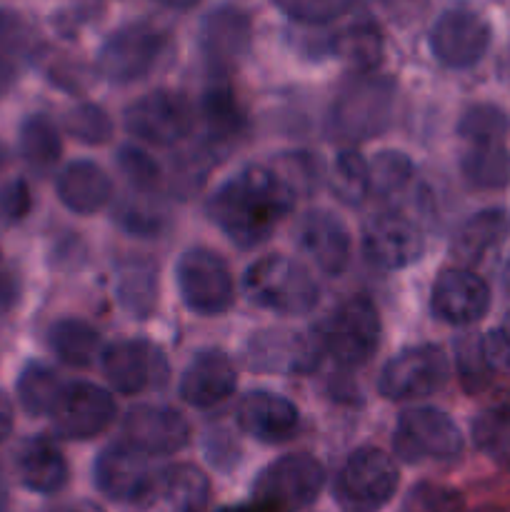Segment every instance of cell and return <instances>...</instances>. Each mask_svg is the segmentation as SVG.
Segmentation results:
<instances>
[{
  "instance_id": "41",
  "label": "cell",
  "mask_w": 510,
  "mask_h": 512,
  "mask_svg": "<svg viewBox=\"0 0 510 512\" xmlns=\"http://www.w3.org/2000/svg\"><path fill=\"white\" fill-rule=\"evenodd\" d=\"M455 360H458V373L468 393H480L490 383L488 358L483 350V338L480 335H463L455 343Z\"/></svg>"
},
{
  "instance_id": "53",
  "label": "cell",
  "mask_w": 510,
  "mask_h": 512,
  "mask_svg": "<svg viewBox=\"0 0 510 512\" xmlns=\"http://www.w3.org/2000/svg\"><path fill=\"white\" fill-rule=\"evenodd\" d=\"M50 512H105L100 505L90 503V500H83V503H73V505H63V508H55Z\"/></svg>"
},
{
  "instance_id": "22",
  "label": "cell",
  "mask_w": 510,
  "mask_h": 512,
  "mask_svg": "<svg viewBox=\"0 0 510 512\" xmlns=\"http://www.w3.org/2000/svg\"><path fill=\"white\" fill-rule=\"evenodd\" d=\"M210 480L195 465L178 463L158 470L148 495L138 505L143 512H205Z\"/></svg>"
},
{
  "instance_id": "49",
  "label": "cell",
  "mask_w": 510,
  "mask_h": 512,
  "mask_svg": "<svg viewBox=\"0 0 510 512\" xmlns=\"http://www.w3.org/2000/svg\"><path fill=\"white\" fill-rule=\"evenodd\" d=\"M430 0H378L380 10L393 20L395 25H410L425 13Z\"/></svg>"
},
{
  "instance_id": "59",
  "label": "cell",
  "mask_w": 510,
  "mask_h": 512,
  "mask_svg": "<svg viewBox=\"0 0 510 512\" xmlns=\"http://www.w3.org/2000/svg\"><path fill=\"white\" fill-rule=\"evenodd\" d=\"M3 163H5V148L0 145V165H3Z\"/></svg>"
},
{
  "instance_id": "52",
  "label": "cell",
  "mask_w": 510,
  "mask_h": 512,
  "mask_svg": "<svg viewBox=\"0 0 510 512\" xmlns=\"http://www.w3.org/2000/svg\"><path fill=\"white\" fill-rule=\"evenodd\" d=\"M13 80H15L13 65H10L5 58H0V98L13 88Z\"/></svg>"
},
{
  "instance_id": "13",
  "label": "cell",
  "mask_w": 510,
  "mask_h": 512,
  "mask_svg": "<svg viewBox=\"0 0 510 512\" xmlns=\"http://www.w3.org/2000/svg\"><path fill=\"white\" fill-rule=\"evenodd\" d=\"M50 418L60 438L90 440L115 420V400L100 385L75 380L63 388Z\"/></svg>"
},
{
  "instance_id": "38",
  "label": "cell",
  "mask_w": 510,
  "mask_h": 512,
  "mask_svg": "<svg viewBox=\"0 0 510 512\" xmlns=\"http://www.w3.org/2000/svg\"><path fill=\"white\" fill-rule=\"evenodd\" d=\"M473 438L480 450L510 463V400L475 418Z\"/></svg>"
},
{
  "instance_id": "1",
  "label": "cell",
  "mask_w": 510,
  "mask_h": 512,
  "mask_svg": "<svg viewBox=\"0 0 510 512\" xmlns=\"http://www.w3.org/2000/svg\"><path fill=\"white\" fill-rule=\"evenodd\" d=\"M295 193L283 175L268 165H245L220 183L208 198V215L238 248L263 245L278 223L295 208Z\"/></svg>"
},
{
  "instance_id": "57",
  "label": "cell",
  "mask_w": 510,
  "mask_h": 512,
  "mask_svg": "<svg viewBox=\"0 0 510 512\" xmlns=\"http://www.w3.org/2000/svg\"><path fill=\"white\" fill-rule=\"evenodd\" d=\"M5 508H8V490H5L3 478H0V512H5Z\"/></svg>"
},
{
  "instance_id": "44",
  "label": "cell",
  "mask_w": 510,
  "mask_h": 512,
  "mask_svg": "<svg viewBox=\"0 0 510 512\" xmlns=\"http://www.w3.org/2000/svg\"><path fill=\"white\" fill-rule=\"evenodd\" d=\"M290 20L308 25H323L348 13L358 0H273Z\"/></svg>"
},
{
  "instance_id": "6",
  "label": "cell",
  "mask_w": 510,
  "mask_h": 512,
  "mask_svg": "<svg viewBox=\"0 0 510 512\" xmlns=\"http://www.w3.org/2000/svg\"><path fill=\"white\" fill-rule=\"evenodd\" d=\"M398 480V468L388 453L358 448L340 468L333 498L343 512H378L393 500Z\"/></svg>"
},
{
  "instance_id": "29",
  "label": "cell",
  "mask_w": 510,
  "mask_h": 512,
  "mask_svg": "<svg viewBox=\"0 0 510 512\" xmlns=\"http://www.w3.org/2000/svg\"><path fill=\"white\" fill-rule=\"evenodd\" d=\"M510 233V215L500 208H488L480 210V213L470 215L465 223L458 225V230L453 233V243L450 250L458 260L463 263L475 265L490 253V250L498 248L505 240V235Z\"/></svg>"
},
{
  "instance_id": "48",
  "label": "cell",
  "mask_w": 510,
  "mask_h": 512,
  "mask_svg": "<svg viewBox=\"0 0 510 512\" xmlns=\"http://www.w3.org/2000/svg\"><path fill=\"white\" fill-rule=\"evenodd\" d=\"M30 45V28L13 10H0V48L25 50Z\"/></svg>"
},
{
  "instance_id": "51",
  "label": "cell",
  "mask_w": 510,
  "mask_h": 512,
  "mask_svg": "<svg viewBox=\"0 0 510 512\" xmlns=\"http://www.w3.org/2000/svg\"><path fill=\"white\" fill-rule=\"evenodd\" d=\"M13 420H15L13 403H10L8 395L0 390V443H3V440L10 435V430H13Z\"/></svg>"
},
{
  "instance_id": "36",
  "label": "cell",
  "mask_w": 510,
  "mask_h": 512,
  "mask_svg": "<svg viewBox=\"0 0 510 512\" xmlns=\"http://www.w3.org/2000/svg\"><path fill=\"white\" fill-rule=\"evenodd\" d=\"M328 180L340 203L360 205L370 193V165L358 150L345 148L335 155Z\"/></svg>"
},
{
  "instance_id": "56",
  "label": "cell",
  "mask_w": 510,
  "mask_h": 512,
  "mask_svg": "<svg viewBox=\"0 0 510 512\" xmlns=\"http://www.w3.org/2000/svg\"><path fill=\"white\" fill-rule=\"evenodd\" d=\"M503 288H505V293L510 295V255L503 265Z\"/></svg>"
},
{
  "instance_id": "10",
  "label": "cell",
  "mask_w": 510,
  "mask_h": 512,
  "mask_svg": "<svg viewBox=\"0 0 510 512\" xmlns=\"http://www.w3.org/2000/svg\"><path fill=\"white\" fill-rule=\"evenodd\" d=\"M448 375L450 365L443 348L423 343L395 353L380 373L378 388L388 400L425 398L443 388Z\"/></svg>"
},
{
  "instance_id": "54",
  "label": "cell",
  "mask_w": 510,
  "mask_h": 512,
  "mask_svg": "<svg viewBox=\"0 0 510 512\" xmlns=\"http://www.w3.org/2000/svg\"><path fill=\"white\" fill-rule=\"evenodd\" d=\"M498 78L503 80V83L510 88V43H508V48L503 50V55H500V60H498Z\"/></svg>"
},
{
  "instance_id": "9",
  "label": "cell",
  "mask_w": 510,
  "mask_h": 512,
  "mask_svg": "<svg viewBox=\"0 0 510 512\" xmlns=\"http://www.w3.org/2000/svg\"><path fill=\"white\" fill-rule=\"evenodd\" d=\"M393 450L405 463L455 460L463 453V435L448 413L438 408H413L400 413Z\"/></svg>"
},
{
  "instance_id": "5",
  "label": "cell",
  "mask_w": 510,
  "mask_h": 512,
  "mask_svg": "<svg viewBox=\"0 0 510 512\" xmlns=\"http://www.w3.org/2000/svg\"><path fill=\"white\" fill-rule=\"evenodd\" d=\"M325 485V468L308 453H290L260 470L253 483L255 508L298 512L315 503Z\"/></svg>"
},
{
  "instance_id": "31",
  "label": "cell",
  "mask_w": 510,
  "mask_h": 512,
  "mask_svg": "<svg viewBox=\"0 0 510 512\" xmlns=\"http://www.w3.org/2000/svg\"><path fill=\"white\" fill-rule=\"evenodd\" d=\"M113 220L120 230L135 238L155 240L168 230L170 213L158 198H150V193L125 195L118 200L113 210Z\"/></svg>"
},
{
  "instance_id": "4",
  "label": "cell",
  "mask_w": 510,
  "mask_h": 512,
  "mask_svg": "<svg viewBox=\"0 0 510 512\" xmlns=\"http://www.w3.org/2000/svg\"><path fill=\"white\" fill-rule=\"evenodd\" d=\"M380 315L368 298H348L318 325L315 343L340 368H360L380 345Z\"/></svg>"
},
{
  "instance_id": "17",
  "label": "cell",
  "mask_w": 510,
  "mask_h": 512,
  "mask_svg": "<svg viewBox=\"0 0 510 512\" xmlns=\"http://www.w3.org/2000/svg\"><path fill=\"white\" fill-rule=\"evenodd\" d=\"M490 308V288L468 268H448L435 278L430 310L448 325H473Z\"/></svg>"
},
{
  "instance_id": "15",
  "label": "cell",
  "mask_w": 510,
  "mask_h": 512,
  "mask_svg": "<svg viewBox=\"0 0 510 512\" xmlns=\"http://www.w3.org/2000/svg\"><path fill=\"white\" fill-rule=\"evenodd\" d=\"M425 238L403 213H378L363 228V253L383 270H403L423 258Z\"/></svg>"
},
{
  "instance_id": "11",
  "label": "cell",
  "mask_w": 510,
  "mask_h": 512,
  "mask_svg": "<svg viewBox=\"0 0 510 512\" xmlns=\"http://www.w3.org/2000/svg\"><path fill=\"white\" fill-rule=\"evenodd\" d=\"M125 130L150 145L170 148L193 130V108L173 90H153L125 108Z\"/></svg>"
},
{
  "instance_id": "20",
  "label": "cell",
  "mask_w": 510,
  "mask_h": 512,
  "mask_svg": "<svg viewBox=\"0 0 510 512\" xmlns=\"http://www.w3.org/2000/svg\"><path fill=\"white\" fill-rule=\"evenodd\" d=\"M235 418L243 433L268 445L285 443L300 428V410L295 403L270 390H250L245 398H240Z\"/></svg>"
},
{
  "instance_id": "50",
  "label": "cell",
  "mask_w": 510,
  "mask_h": 512,
  "mask_svg": "<svg viewBox=\"0 0 510 512\" xmlns=\"http://www.w3.org/2000/svg\"><path fill=\"white\" fill-rule=\"evenodd\" d=\"M20 300V278L13 265L0 255V315L10 313Z\"/></svg>"
},
{
  "instance_id": "30",
  "label": "cell",
  "mask_w": 510,
  "mask_h": 512,
  "mask_svg": "<svg viewBox=\"0 0 510 512\" xmlns=\"http://www.w3.org/2000/svg\"><path fill=\"white\" fill-rule=\"evenodd\" d=\"M20 158L35 175H48L58 165L63 140L48 115H28L20 125Z\"/></svg>"
},
{
  "instance_id": "40",
  "label": "cell",
  "mask_w": 510,
  "mask_h": 512,
  "mask_svg": "<svg viewBox=\"0 0 510 512\" xmlns=\"http://www.w3.org/2000/svg\"><path fill=\"white\" fill-rule=\"evenodd\" d=\"M413 178V160L400 150H380L370 163V188L378 195H395Z\"/></svg>"
},
{
  "instance_id": "26",
  "label": "cell",
  "mask_w": 510,
  "mask_h": 512,
  "mask_svg": "<svg viewBox=\"0 0 510 512\" xmlns=\"http://www.w3.org/2000/svg\"><path fill=\"white\" fill-rule=\"evenodd\" d=\"M58 198L70 213L90 215L105 208L113 198V180L93 160H75L65 165L55 180Z\"/></svg>"
},
{
  "instance_id": "24",
  "label": "cell",
  "mask_w": 510,
  "mask_h": 512,
  "mask_svg": "<svg viewBox=\"0 0 510 512\" xmlns=\"http://www.w3.org/2000/svg\"><path fill=\"white\" fill-rule=\"evenodd\" d=\"M318 343L290 330H265L250 338L248 365L263 373H310L318 365Z\"/></svg>"
},
{
  "instance_id": "33",
  "label": "cell",
  "mask_w": 510,
  "mask_h": 512,
  "mask_svg": "<svg viewBox=\"0 0 510 512\" xmlns=\"http://www.w3.org/2000/svg\"><path fill=\"white\" fill-rule=\"evenodd\" d=\"M465 180L478 190H500L510 183V153L500 143L473 145L460 160Z\"/></svg>"
},
{
  "instance_id": "25",
  "label": "cell",
  "mask_w": 510,
  "mask_h": 512,
  "mask_svg": "<svg viewBox=\"0 0 510 512\" xmlns=\"http://www.w3.org/2000/svg\"><path fill=\"white\" fill-rule=\"evenodd\" d=\"M15 470L20 483L40 495L60 493L68 483V463L58 445L45 435H33L20 445L15 455Z\"/></svg>"
},
{
  "instance_id": "2",
  "label": "cell",
  "mask_w": 510,
  "mask_h": 512,
  "mask_svg": "<svg viewBox=\"0 0 510 512\" xmlns=\"http://www.w3.org/2000/svg\"><path fill=\"white\" fill-rule=\"evenodd\" d=\"M395 83L385 75H360L348 80L333 98L325 120L335 143H365L383 133L393 120Z\"/></svg>"
},
{
  "instance_id": "27",
  "label": "cell",
  "mask_w": 510,
  "mask_h": 512,
  "mask_svg": "<svg viewBox=\"0 0 510 512\" xmlns=\"http://www.w3.org/2000/svg\"><path fill=\"white\" fill-rule=\"evenodd\" d=\"M200 115H203L205 145H208L210 158L228 153L235 140L243 135L245 115L228 85L218 83L205 90L203 100H200Z\"/></svg>"
},
{
  "instance_id": "19",
  "label": "cell",
  "mask_w": 510,
  "mask_h": 512,
  "mask_svg": "<svg viewBox=\"0 0 510 512\" xmlns=\"http://www.w3.org/2000/svg\"><path fill=\"white\" fill-rule=\"evenodd\" d=\"M100 368L115 393L138 395L160 380L163 355L148 340H118L103 350Z\"/></svg>"
},
{
  "instance_id": "55",
  "label": "cell",
  "mask_w": 510,
  "mask_h": 512,
  "mask_svg": "<svg viewBox=\"0 0 510 512\" xmlns=\"http://www.w3.org/2000/svg\"><path fill=\"white\" fill-rule=\"evenodd\" d=\"M158 3L168 5V8H175V10H188V8H193L198 0H158Z\"/></svg>"
},
{
  "instance_id": "39",
  "label": "cell",
  "mask_w": 510,
  "mask_h": 512,
  "mask_svg": "<svg viewBox=\"0 0 510 512\" xmlns=\"http://www.w3.org/2000/svg\"><path fill=\"white\" fill-rule=\"evenodd\" d=\"M63 125L70 138L80 140L85 145H105L113 138V120H110L108 110L95 103H83L70 108L65 113Z\"/></svg>"
},
{
  "instance_id": "46",
  "label": "cell",
  "mask_w": 510,
  "mask_h": 512,
  "mask_svg": "<svg viewBox=\"0 0 510 512\" xmlns=\"http://www.w3.org/2000/svg\"><path fill=\"white\" fill-rule=\"evenodd\" d=\"M33 208L30 188L23 178L0 183V225H18L28 218Z\"/></svg>"
},
{
  "instance_id": "42",
  "label": "cell",
  "mask_w": 510,
  "mask_h": 512,
  "mask_svg": "<svg viewBox=\"0 0 510 512\" xmlns=\"http://www.w3.org/2000/svg\"><path fill=\"white\" fill-rule=\"evenodd\" d=\"M115 163H118V170L138 193H153L160 185V178H163L160 165L155 163L153 155L145 153L138 145H120Z\"/></svg>"
},
{
  "instance_id": "32",
  "label": "cell",
  "mask_w": 510,
  "mask_h": 512,
  "mask_svg": "<svg viewBox=\"0 0 510 512\" xmlns=\"http://www.w3.org/2000/svg\"><path fill=\"white\" fill-rule=\"evenodd\" d=\"M48 345L58 360L73 368H85L93 363L100 348V335L93 325L78 318H63L50 325Z\"/></svg>"
},
{
  "instance_id": "35",
  "label": "cell",
  "mask_w": 510,
  "mask_h": 512,
  "mask_svg": "<svg viewBox=\"0 0 510 512\" xmlns=\"http://www.w3.org/2000/svg\"><path fill=\"white\" fill-rule=\"evenodd\" d=\"M63 388L55 370L43 363H28L18 378V400L28 415H50Z\"/></svg>"
},
{
  "instance_id": "23",
  "label": "cell",
  "mask_w": 510,
  "mask_h": 512,
  "mask_svg": "<svg viewBox=\"0 0 510 512\" xmlns=\"http://www.w3.org/2000/svg\"><path fill=\"white\" fill-rule=\"evenodd\" d=\"M253 43V25L240 8L223 5L215 8L200 28V48L215 70H230L245 58Z\"/></svg>"
},
{
  "instance_id": "43",
  "label": "cell",
  "mask_w": 510,
  "mask_h": 512,
  "mask_svg": "<svg viewBox=\"0 0 510 512\" xmlns=\"http://www.w3.org/2000/svg\"><path fill=\"white\" fill-rule=\"evenodd\" d=\"M403 512H465V500L458 490L425 480L410 488Z\"/></svg>"
},
{
  "instance_id": "16",
  "label": "cell",
  "mask_w": 510,
  "mask_h": 512,
  "mask_svg": "<svg viewBox=\"0 0 510 512\" xmlns=\"http://www.w3.org/2000/svg\"><path fill=\"white\" fill-rule=\"evenodd\" d=\"M295 240L320 273L338 278L348 268L350 255H353V240H350L348 225L333 210H308L298 220Z\"/></svg>"
},
{
  "instance_id": "14",
  "label": "cell",
  "mask_w": 510,
  "mask_h": 512,
  "mask_svg": "<svg viewBox=\"0 0 510 512\" xmlns=\"http://www.w3.org/2000/svg\"><path fill=\"white\" fill-rule=\"evenodd\" d=\"M158 470L150 468L148 455L128 443H113L100 450L93 465V483L115 503L140 505L148 495Z\"/></svg>"
},
{
  "instance_id": "45",
  "label": "cell",
  "mask_w": 510,
  "mask_h": 512,
  "mask_svg": "<svg viewBox=\"0 0 510 512\" xmlns=\"http://www.w3.org/2000/svg\"><path fill=\"white\" fill-rule=\"evenodd\" d=\"M280 170L285 183L295 190V193H310L318 188L320 178H323V165H320L318 155L305 153V150H295V153H283L278 158Z\"/></svg>"
},
{
  "instance_id": "37",
  "label": "cell",
  "mask_w": 510,
  "mask_h": 512,
  "mask_svg": "<svg viewBox=\"0 0 510 512\" xmlns=\"http://www.w3.org/2000/svg\"><path fill=\"white\" fill-rule=\"evenodd\" d=\"M510 133V118L493 103H475L460 115L458 135L473 145L500 143Z\"/></svg>"
},
{
  "instance_id": "28",
  "label": "cell",
  "mask_w": 510,
  "mask_h": 512,
  "mask_svg": "<svg viewBox=\"0 0 510 512\" xmlns=\"http://www.w3.org/2000/svg\"><path fill=\"white\" fill-rule=\"evenodd\" d=\"M115 300L128 315L148 320L158 308V265L145 255H130L115 265Z\"/></svg>"
},
{
  "instance_id": "18",
  "label": "cell",
  "mask_w": 510,
  "mask_h": 512,
  "mask_svg": "<svg viewBox=\"0 0 510 512\" xmlns=\"http://www.w3.org/2000/svg\"><path fill=\"white\" fill-rule=\"evenodd\" d=\"M125 443L150 455H173L190 440V425L168 405H135L123 418Z\"/></svg>"
},
{
  "instance_id": "21",
  "label": "cell",
  "mask_w": 510,
  "mask_h": 512,
  "mask_svg": "<svg viewBox=\"0 0 510 512\" xmlns=\"http://www.w3.org/2000/svg\"><path fill=\"white\" fill-rule=\"evenodd\" d=\"M238 388V370L223 350H200L180 375L178 393L193 408H215Z\"/></svg>"
},
{
  "instance_id": "47",
  "label": "cell",
  "mask_w": 510,
  "mask_h": 512,
  "mask_svg": "<svg viewBox=\"0 0 510 512\" xmlns=\"http://www.w3.org/2000/svg\"><path fill=\"white\" fill-rule=\"evenodd\" d=\"M483 350L490 370H508L510 373V318H505L498 328L483 335Z\"/></svg>"
},
{
  "instance_id": "58",
  "label": "cell",
  "mask_w": 510,
  "mask_h": 512,
  "mask_svg": "<svg viewBox=\"0 0 510 512\" xmlns=\"http://www.w3.org/2000/svg\"><path fill=\"white\" fill-rule=\"evenodd\" d=\"M220 512H263L260 508H225Z\"/></svg>"
},
{
  "instance_id": "34",
  "label": "cell",
  "mask_w": 510,
  "mask_h": 512,
  "mask_svg": "<svg viewBox=\"0 0 510 512\" xmlns=\"http://www.w3.org/2000/svg\"><path fill=\"white\" fill-rule=\"evenodd\" d=\"M333 50L353 70L370 73L383 60V35H380L378 25L355 23L335 38Z\"/></svg>"
},
{
  "instance_id": "12",
  "label": "cell",
  "mask_w": 510,
  "mask_h": 512,
  "mask_svg": "<svg viewBox=\"0 0 510 512\" xmlns=\"http://www.w3.org/2000/svg\"><path fill=\"white\" fill-rule=\"evenodd\" d=\"M490 25L470 8H450L440 13L430 28V50L445 68H470L480 63L490 48Z\"/></svg>"
},
{
  "instance_id": "8",
  "label": "cell",
  "mask_w": 510,
  "mask_h": 512,
  "mask_svg": "<svg viewBox=\"0 0 510 512\" xmlns=\"http://www.w3.org/2000/svg\"><path fill=\"white\" fill-rule=\"evenodd\" d=\"M175 283L185 308L198 315H220L233 308L235 283L228 263L208 248H190L175 263Z\"/></svg>"
},
{
  "instance_id": "3",
  "label": "cell",
  "mask_w": 510,
  "mask_h": 512,
  "mask_svg": "<svg viewBox=\"0 0 510 512\" xmlns=\"http://www.w3.org/2000/svg\"><path fill=\"white\" fill-rule=\"evenodd\" d=\"M243 290L253 305L280 315H308L320 300L313 275L293 258L265 255L243 275Z\"/></svg>"
},
{
  "instance_id": "7",
  "label": "cell",
  "mask_w": 510,
  "mask_h": 512,
  "mask_svg": "<svg viewBox=\"0 0 510 512\" xmlns=\"http://www.w3.org/2000/svg\"><path fill=\"white\" fill-rule=\"evenodd\" d=\"M170 48L165 30L153 23H128L115 30L98 53V73L108 83L130 85L158 68Z\"/></svg>"
}]
</instances>
